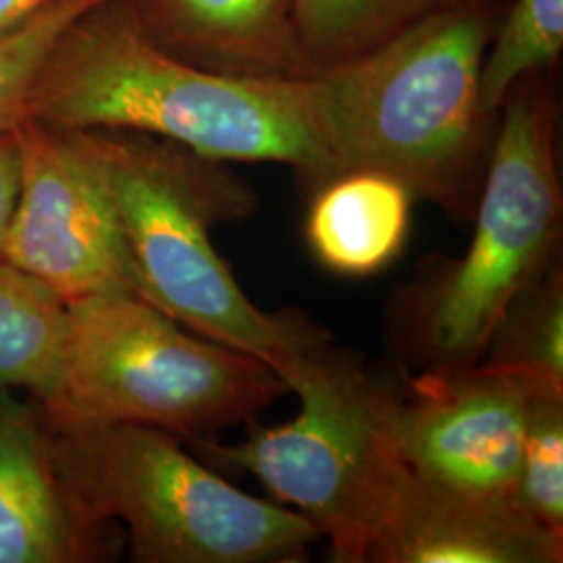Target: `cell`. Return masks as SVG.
Returning a JSON list of instances; mask_svg holds the SVG:
<instances>
[{
    "instance_id": "2",
    "label": "cell",
    "mask_w": 563,
    "mask_h": 563,
    "mask_svg": "<svg viewBox=\"0 0 563 563\" xmlns=\"http://www.w3.org/2000/svg\"><path fill=\"white\" fill-rule=\"evenodd\" d=\"M501 2L449 9L360 59L311 76L336 176L374 169L465 220L474 213L495 121L481 69Z\"/></svg>"
},
{
    "instance_id": "13",
    "label": "cell",
    "mask_w": 563,
    "mask_h": 563,
    "mask_svg": "<svg viewBox=\"0 0 563 563\" xmlns=\"http://www.w3.org/2000/svg\"><path fill=\"white\" fill-rule=\"evenodd\" d=\"M409 188L374 169H351L320 184L305 239L328 272L367 278L401 255L411 223Z\"/></svg>"
},
{
    "instance_id": "14",
    "label": "cell",
    "mask_w": 563,
    "mask_h": 563,
    "mask_svg": "<svg viewBox=\"0 0 563 563\" xmlns=\"http://www.w3.org/2000/svg\"><path fill=\"white\" fill-rule=\"evenodd\" d=\"M69 332V305L46 284L0 260V388L36 402L57 393Z\"/></svg>"
},
{
    "instance_id": "19",
    "label": "cell",
    "mask_w": 563,
    "mask_h": 563,
    "mask_svg": "<svg viewBox=\"0 0 563 563\" xmlns=\"http://www.w3.org/2000/svg\"><path fill=\"white\" fill-rule=\"evenodd\" d=\"M101 0H60L36 20L0 42V130L27 118V101L42 65L63 30Z\"/></svg>"
},
{
    "instance_id": "12",
    "label": "cell",
    "mask_w": 563,
    "mask_h": 563,
    "mask_svg": "<svg viewBox=\"0 0 563 563\" xmlns=\"http://www.w3.org/2000/svg\"><path fill=\"white\" fill-rule=\"evenodd\" d=\"M142 34L201 69L302 80L316 69L297 34V0H121Z\"/></svg>"
},
{
    "instance_id": "6",
    "label": "cell",
    "mask_w": 563,
    "mask_h": 563,
    "mask_svg": "<svg viewBox=\"0 0 563 563\" xmlns=\"http://www.w3.org/2000/svg\"><path fill=\"white\" fill-rule=\"evenodd\" d=\"M51 430L69 483L102 522L125 526L134 562H305L322 539L299 511L228 483L176 434L136 423Z\"/></svg>"
},
{
    "instance_id": "18",
    "label": "cell",
    "mask_w": 563,
    "mask_h": 563,
    "mask_svg": "<svg viewBox=\"0 0 563 563\" xmlns=\"http://www.w3.org/2000/svg\"><path fill=\"white\" fill-rule=\"evenodd\" d=\"M511 499L528 518L563 534V397H530Z\"/></svg>"
},
{
    "instance_id": "21",
    "label": "cell",
    "mask_w": 563,
    "mask_h": 563,
    "mask_svg": "<svg viewBox=\"0 0 563 563\" xmlns=\"http://www.w3.org/2000/svg\"><path fill=\"white\" fill-rule=\"evenodd\" d=\"M60 0H0V42L36 20Z\"/></svg>"
},
{
    "instance_id": "1",
    "label": "cell",
    "mask_w": 563,
    "mask_h": 563,
    "mask_svg": "<svg viewBox=\"0 0 563 563\" xmlns=\"http://www.w3.org/2000/svg\"><path fill=\"white\" fill-rule=\"evenodd\" d=\"M27 118L59 130H130L225 163H282L336 176L311 78L265 80L201 69L148 41L121 0L71 21L44 60Z\"/></svg>"
},
{
    "instance_id": "16",
    "label": "cell",
    "mask_w": 563,
    "mask_h": 563,
    "mask_svg": "<svg viewBox=\"0 0 563 563\" xmlns=\"http://www.w3.org/2000/svg\"><path fill=\"white\" fill-rule=\"evenodd\" d=\"M476 365L511 378L530 395L563 397L562 263H553L509 305Z\"/></svg>"
},
{
    "instance_id": "5",
    "label": "cell",
    "mask_w": 563,
    "mask_h": 563,
    "mask_svg": "<svg viewBox=\"0 0 563 563\" xmlns=\"http://www.w3.org/2000/svg\"><path fill=\"white\" fill-rule=\"evenodd\" d=\"M280 378L299 397L297 418L257 428L242 443L188 444L211 467L251 474L276 504L305 516L330 541L334 562L365 563L407 472L390 430L397 393L320 328Z\"/></svg>"
},
{
    "instance_id": "9",
    "label": "cell",
    "mask_w": 563,
    "mask_h": 563,
    "mask_svg": "<svg viewBox=\"0 0 563 563\" xmlns=\"http://www.w3.org/2000/svg\"><path fill=\"white\" fill-rule=\"evenodd\" d=\"M530 397L478 365L423 369L390 409L399 457L426 483L511 499Z\"/></svg>"
},
{
    "instance_id": "8",
    "label": "cell",
    "mask_w": 563,
    "mask_h": 563,
    "mask_svg": "<svg viewBox=\"0 0 563 563\" xmlns=\"http://www.w3.org/2000/svg\"><path fill=\"white\" fill-rule=\"evenodd\" d=\"M20 195L0 260L46 284L67 305L134 295V274L101 176L76 132L23 118Z\"/></svg>"
},
{
    "instance_id": "4",
    "label": "cell",
    "mask_w": 563,
    "mask_h": 563,
    "mask_svg": "<svg viewBox=\"0 0 563 563\" xmlns=\"http://www.w3.org/2000/svg\"><path fill=\"white\" fill-rule=\"evenodd\" d=\"M499 115L472 242L405 307V342L422 372L476 365L509 305L560 262L558 101L547 71L518 81Z\"/></svg>"
},
{
    "instance_id": "11",
    "label": "cell",
    "mask_w": 563,
    "mask_h": 563,
    "mask_svg": "<svg viewBox=\"0 0 563 563\" xmlns=\"http://www.w3.org/2000/svg\"><path fill=\"white\" fill-rule=\"evenodd\" d=\"M563 534L509 497L472 495L402 474L365 563H560Z\"/></svg>"
},
{
    "instance_id": "10",
    "label": "cell",
    "mask_w": 563,
    "mask_h": 563,
    "mask_svg": "<svg viewBox=\"0 0 563 563\" xmlns=\"http://www.w3.org/2000/svg\"><path fill=\"white\" fill-rule=\"evenodd\" d=\"M115 555L111 522L81 501L36 401L0 388V563H97Z\"/></svg>"
},
{
    "instance_id": "17",
    "label": "cell",
    "mask_w": 563,
    "mask_h": 563,
    "mask_svg": "<svg viewBox=\"0 0 563 563\" xmlns=\"http://www.w3.org/2000/svg\"><path fill=\"white\" fill-rule=\"evenodd\" d=\"M488 46L481 69V107L497 118L518 81L549 71L562 55L563 0H516Z\"/></svg>"
},
{
    "instance_id": "20",
    "label": "cell",
    "mask_w": 563,
    "mask_h": 563,
    "mask_svg": "<svg viewBox=\"0 0 563 563\" xmlns=\"http://www.w3.org/2000/svg\"><path fill=\"white\" fill-rule=\"evenodd\" d=\"M20 144L13 130H0V241L20 195Z\"/></svg>"
},
{
    "instance_id": "15",
    "label": "cell",
    "mask_w": 563,
    "mask_h": 563,
    "mask_svg": "<svg viewBox=\"0 0 563 563\" xmlns=\"http://www.w3.org/2000/svg\"><path fill=\"white\" fill-rule=\"evenodd\" d=\"M501 0H297V34L318 71L360 59L449 9Z\"/></svg>"
},
{
    "instance_id": "3",
    "label": "cell",
    "mask_w": 563,
    "mask_h": 563,
    "mask_svg": "<svg viewBox=\"0 0 563 563\" xmlns=\"http://www.w3.org/2000/svg\"><path fill=\"white\" fill-rule=\"evenodd\" d=\"M95 163L141 299L190 332L255 355L278 376L316 323L251 301L211 232L249 218L257 197L228 163L130 130H71Z\"/></svg>"
},
{
    "instance_id": "7",
    "label": "cell",
    "mask_w": 563,
    "mask_h": 563,
    "mask_svg": "<svg viewBox=\"0 0 563 563\" xmlns=\"http://www.w3.org/2000/svg\"><path fill=\"white\" fill-rule=\"evenodd\" d=\"M267 363L190 332L134 295L69 305L51 423H136L181 441L253 422L286 393Z\"/></svg>"
}]
</instances>
